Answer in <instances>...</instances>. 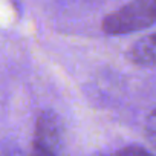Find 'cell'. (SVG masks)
<instances>
[{"instance_id":"cell-2","label":"cell","mask_w":156,"mask_h":156,"mask_svg":"<svg viewBox=\"0 0 156 156\" xmlns=\"http://www.w3.org/2000/svg\"><path fill=\"white\" fill-rule=\"evenodd\" d=\"M63 144V126L60 118L44 110L35 121L32 150L29 156H60Z\"/></svg>"},{"instance_id":"cell-4","label":"cell","mask_w":156,"mask_h":156,"mask_svg":"<svg viewBox=\"0 0 156 156\" xmlns=\"http://www.w3.org/2000/svg\"><path fill=\"white\" fill-rule=\"evenodd\" d=\"M107 156H154V154L141 145H127V147L118 148L116 151H113Z\"/></svg>"},{"instance_id":"cell-1","label":"cell","mask_w":156,"mask_h":156,"mask_svg":"<svg viewBox=\"0 0 156 156\" xmlns=\"http://www.w3.org/2000/svg\"><path fill=\"white\" fill-rule=\"evenodd\" d=\"M156 25V0H130L107 14L101 29L107 35H126Z\"/></svg>"},{"instance_id":"cell-3","label":"cell","mask_w":156,"mask_h":156,"mask_svg":"<svg viewBox=\"0 0 156 156\" xmlns=\"http://www.w3.org/2000/svg\"><path fill=\"white\" fill-rule=\"evenodd\" d=\"M127 60L139 67H156V31L136 40L126 52Z\"/></svg>"},{"instance_id":"cell-5","label":"cell","mask_w":156,"mask_h":156,"mask_svg":"<svg viewBox=\"0 0 156 156\" xmlns=\"http://www.w3.org/2000/svg\"><path fill=\"white\" fill-rule=\"evenodd\" d=\"M145 135L148 138V141L153 144V147L156 148V109H153L145 119Z\"/></svg>"}]
</instances>
